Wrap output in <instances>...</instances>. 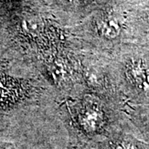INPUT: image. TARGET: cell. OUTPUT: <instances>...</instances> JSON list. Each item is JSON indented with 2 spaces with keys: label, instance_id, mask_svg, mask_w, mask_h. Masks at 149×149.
Segmentation results:
<instances>
[{
  "label": "cell",
  "instance_id": "10",
  "mask_svg": "<svg viewBox=\"0 0 149 149\" xmlns=\"http://www.w3.org/2000/svg\"><path fill=\"white\" fill-rule=\"evenodd\" d=\"M131 31L132 43L149 48V0L133 6Z\"/></svg>",
  "mask_w": 149,
  "mask_h": 149
},
{
  "label": "cell",
  "instance_id": "5",
  "mask_svg": "<svg viewBox=\"0 0 149 149\" xmlns=\"http://www.w3.org/2000/svg\"><path fill=\"white\" fill-rule=\"evenodd\" d=\"M13 65L12 61L0 55V118L39 105L54 93L37 72L19 75L13 71Z\"/></svg>",
  "mask_w": 149,
  "mask_h": 149
},
{
  "label": "cell",
  "instance_id": "1",
  "mask_svg": "<svg viewBox=\"0 0 149 149\" xmlns=\"http://www.w3.org/2000/svg\"><path fill=\"white\" fill-rule=\"evenodd\" d=\"M75 43L70 27L51 15L42 3H35L7 14L0 55L34 70L46 56Z\"/></svg>",
  "mask_w": 149,
  "mask_h": 149
},
{
  "label": "cell",
  "instance_id": "4",
  "mask_svg": "<svg viewBox=\"0 0 149 149\" xmlns=\"http://www.w3.org/2000/svg\"><path fill=\"white\" fill-rule=\"evenodd\" d=\"M109 65L126 103L149 104V48L123 44L109 56Z\"/></svg>",
  "mask_w": 149,
  "mask_h": 149
},
{
  "label": "cell",
  "instance_id": "3",
  "mask_svg": "<svg viewBox=\"0 0 149 149\" xmlns=\"http://www.w3.org/2000/svg\"><path fill=\"white\" fill-rule=\"evenodd\" d=\"M134 4L128 0H109L77 25L70 27L82 50L110 56L132 43L131 17Z\"/></svg>",
  "mask_w": 149,
  "mask_h": 149
},
{
  "label": "cell",
  "instance_id": "6",
  "mask_svg": "<svg viewBox=\"0 0 149 149\" xmlns=\"http://www.w3.org/2000/svg\"><path fill=\"white\" fill-rule=\"evenodd\" d=\"M81 52L76 43L46 56L34 66L57 99L82 92Z\"/></svg>",
  "mask_w": 149,
  "mask_h": 149
},
{
  "label": "cell",
  "instance_id": "9",
  "mask_svg": "<svg viewBox=\"0 0 149 149\" xmlns=\"http://www.w3.org/2000/svg\"><path fill=\"white\" fill-rule=\"evenodd\" d=\"M85 149H149V145L123 128L92 143Z\"/></svg>",
  "mask_w": 149,
  "mask_h": 149
},
{
  "label": "cell",
  "instance_id": "8",
  "mask_svg": "<svg viewBox=\"0 0 149 149\" xmlns=\"http://www.w3.org/2000/svg\"><path fill=\"white\" fill-rule=\"evenodd\" d=\"M109 0H43L48 13L65 27H73Z\"/></svg>",
  "mask_w": 149,
  "mask_h": 149
},
{
  "label": "cell",
  "instance_id": "11",
  "mask_svg": "<svg viewBox=\"0 0 149 149\" xmlns=\"http://www.w3.org/2000/svg\"><path fill=\"white\" fill-rule=\"evenodd\" d=\"M124 113L128 122L134 126L143 140L149 145V104H127Z\"/></svg>",
  "mask_w": 149,
  "mask_h": 149
},
{
  "label": "cell",
  "instance_id": "12",
  "mask_svg": "<svg viewBox=\"0 0 149 149\" xmlns=\"http://www.w3.org/2000/svg\"><path fill=\"white\" fill-rule=\"evenodd\" d=\"M0 149H17L14 144L8 142H0Z\"/></svg>",
  "mask_w": 149,
  "mask_h": 149
},
{
  "label": "cell",
  "instance_id": "2",
  "mask_svg": "<svg viewBox=\"0 0 149 149\" xmlns=\"http://www.w3.org/2000/svg\"><path fill=\"white\" fill-rule=\"evenodd\" d=\"M58 100L57 113L67 132V149H85L125 128L128 122L124 109L90 93L66 95Z\"/></svg>",
  "mask_w": 149,
  "mask_h": 149
},
{
  "label": "cell",
  "instance_id": "7",
  "mask_svg": "<svg viewBox=\"0 0 149 149\" xmlns=\"http://www.w3.org/2000/svg\"><path fill=\"white\" fill-rule=\"evenodd\" d=\"M82 92L99 96L124 109L127 103L118 89L112 74L109 56L82 50Z\"/></svg>",
  "mask_w": 149,
  "mask_h": 149
}]
</instances>
